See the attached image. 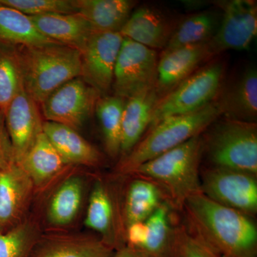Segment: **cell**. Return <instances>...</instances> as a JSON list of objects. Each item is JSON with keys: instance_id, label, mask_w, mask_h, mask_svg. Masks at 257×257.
<instances>
[{"instance_id": "5bb4252c", "label": "cell", "mask_w": 257, "mask_h": 257, "mask_svg": "<svg viewBox=\"0 0 257 257\" xmlns=\"http://www.w3.org/2000/svg\"><path fill=\"white\" fill-rule=\"evenodd\" d=\"M31 179L18 164L0 170V232H6L26 219L35 192Z\"/></svg>"}, {"instance_id": "d6a6232c", "label": "cell", "mask_w": 257, "mask_h": 257, "mask_svg": "<svg viewBox=\"0 0 257 257\" xmlns=\"http://www.w3.org/2000/svg\"><path fill=\"white\" fill-rule=\"evenodd\" d=\"M176 257H219L188 226L179 225Z\"/></svg>"}, {"instance_id": "2e32d148", "label": "cell", "mask_w": 257, "mask_h": 257, "mask_svg": "<svg viewBox=\"0 0 257 257\" xmlns=\"http://www.w3.org/2000/svg\"><path fill=\"white\" fill-rule=\"evenodd\" d=\"M114 249L98 235L42 233L28 257H111Z\"/></svg>"}, {"instance_id": "8fae6325", "label": "cell", "mask_w": 257, "mask_h": 257, "mask_svg": "<svg viewBox=\"0 0 257 257\" xmlns=\"http://www.w3.org/2000/svg\"><path fill=\"white\" fill-rule=\"evenodd\" d=\"M220 5V24L209 41L211 52L216 56L227 50L247 49L257 34L256 2L231 0Z\"/></svg>"}, {"instance_id": "d590c367", "label": "cell", "mask_w": 257, "mask_h": 257, "mask_svg": "<svg viewBox=\"0 0 257 257\" xmlns=\"http://www.w3.org/2000/svg\"><path fill=\"white\" fill-rule=\"evenodd\" d=\"M219 257H226V256H219Z\"/></svg>"}, {"instance_id": "d6986e66", "label": "cell", "mask_w": 257, "mask_h": 257, "mask_svg": "<svg viewBox=\"0 0 257 257\" xmlns=\"http://www.w3.org/2000/svg\"><path fill=\"white\" fill-rule=\"evenodd\" d=\"M133 177L121 199V213L125 229L134 223L145 221L168 199L162 190L152 181L138 177ZM170 203V202H169Z\"/></svg>"}, {"instance_id": "3957f363", "label": "cell", "mask_w": 257, "mask_h": 257, "mask_svg": "<svg viewBox=\"0 0 257 257\" xmlns=\"http://www.w3.org/2000/svg\"><path fill=\"white\" fill-rule=\"evenodd\" d=\"M24 90L39 105L64 83L81 76L79 51L59 43L13 45Z\"/></svg>"}, {"instance_id": "9c48e42d", "label": "cell", "mask_w": 257, "mask_h": 257, "mask_svg": "<svg viewBox=\"0 0 257 257\" xmlns=\"http://www.w3.org/2000/svg\"><path fill=\"white\" fill-rule=\"evenodd\" d=\"M100 96L82 77H76L56 89L42 101V115L46 121L79 132L92 116Z\"/></svg>"}, {"instance_id": "8992f818", "label": "cell", "mask_w": 257, "mask_h": 257, "mask_svg": "<svg viewBox=\"0 0 257 257\" xmlns=\"http://www.w3.org/2000/svg\"><path fill=\"white\" fill-rule=\"evenodd\" d=\"M225 65L214 60L204 64L157 101L150 128L170 116L190 114L215 101L224 85Z\"/></svg>"}, {"instance_id": "1f68e13d", "label": "cell", "mask_w": 257, "mask_h": 257, "mask_svg": "<svg viewBox=\"0 0 257 257\" xmlns=\"http://www.w3.org/2000/svg\"><path fill=\"white\" fill-rule=\"evenodd\" d=\"M28 17L77 13L74 0H0Z\"/></svg>"}, {"instance_id": "9a60e30c", "label": "cell", "mask_w": 257, "mask_h": 257, "mask_svg": "<svg viewBox=\"0 0 257 257\" xmlns=\"http://www.w3.org/2000/svg\"><path fill=\"white\" fill-rule=\"evenodd\" d=\"M214 57L209 42L161 54L156 84L159 97L170 92Z\"/></svg>"}, {"instance_id": "d4e9b609", "label": "cell", "mask_w": 257, "mask_h": 257, "mask_svg": "<svg viewBox=\"0 0 257 257\" xmlns=\"http://www.w3.org/2000/svg\"><path fill=\"white\" fill-rule=\"evenodd\" d=\"M93 32H119L136 5L130 0H74Z\"/></svg>"}, {"instance_id": "277c9868", "label": "cell", "mask_w": 257, "mask_h": 257, "mask_svg": "<svg viewBox=\"0 0 257 257\" xmlns=\"http://www.w3.org/2000/svg\"><path fill=\"white\" fill-rule=\"evenodd\" d=\"M222 116L217 99L190 114L170 116L147 130L127 155L119 159L116 175L126 177L139 166L202 135Z\"/></svg>"}, {"instance_id": "f546056e", "label": "cell", "mask_w": 257, "mask_h": 257, "mask_svg": "<svg viewBox=\"0 0 257 257\" xmlns=\"http://www.w3.org/2000/svg\"><path fill=\"white\" fill-rule=\"evenodd\" d=\"M41 234L37 221L27 217L13 229L0 232V257H28Z\"/></svg>"}, {"instance_id": "30bf717a", "label": "cell", "mask_w": 257, "mask_h": 257, "mask_svg": "<svg viewBox=\"0 0 257 257\" xmlns=\"http://www.w3.org/2000/svg\"><path fill=\"white\" fill-rule=\"evenodd\" d=\"M124 37L119 32H93L80 52L81 76L101 96L109 95Z\"/></svg>"}, {"instance_id": "e575fe53", "label": "cell", "mask_w": 257, "mask_h": 257, "mask_svg": "<svg viewBox=\"0 0 257 257\" xmlns=\"http://www.w3.org/2000/svg\"><path fill=\"white\" fill-rule=\"evenodd\" d=\"M111 257H151L142 250L125 246L114 251Z\"/></svg>"}, {"instance_id": "52a82bcc", "label": "cell", "mask_w": 257, "mask_h": 257, "mask_svg": "<svg viewBox=\"0 0 257 257\" xmlns=\"http://www.w3.org/2000/svg\"><path fill=\"white\" fill-rule=\"evenodd\" d=\"M159 59L156 50L124 38L115 64L113 95L128 99L156 89Z\"/></svg>"}, {"instance_id": "ba28073f", "label": "cell", "mask_w": 257, "mask_h": 257, "mask_svg": "<svg viewBox=\"0 0 257 257\" xmlns=\"http://www.w3.org/2000/svg\"><path fill=\"white\" fill-rule=\"evenodd\" d=\"M201 189L204 195L218 204L250 217L256 214V176L211 166L201 172Z\"/></svg>"}, {"instance_id": "ffe728a7", "label": "cell", "mask_w": 257, "mask_h": 257, "mask_svg": "<svg viewBox=\"0 0 257 257\" xmlns=\"http://www.w3.org/2000/svg\"><path fill=\"white\" fill-rule=\"evenodd\" d=\"M43 133L69 166L99 167L104 157L78 132L52 121L43 122Z\"/></svg>"}, {"instance_id": "4dcf8cb0", "label": "cell", "mask_w": 257, "mask_h": 257, "mask_svg": "<svg viewBox=\"0 0 257 257\" xmlns=\"http://www.w3.org/2000/svg\"><path fill=\"white\" fill-rule=\"evenodd\" d=\"M22 89L23 81L13 45L0 42V111L5 113Z\"/></svg>"}, {"instance_id": "836d02e7", "label": "cell", "mask_w": 257, "mask_h": 257, "mask_svg": "<svg viewBox=\"0 0 257 257\" xmlns=\"http://www.w3.org/2000/svg\"><path fill=\"white\" fill-rule=\"evenodd\" d=\"M15 163L13 146L6 126L5 113L0 111V170Z\"/></svg>"}, {"instance_id": "83f0119b", "label": "cell", "mask_w": 257, "mask_h": 257, "mask_svg": "<svg viewBox=\"0 0 257 257\" xmlns=\"http://www.w3.org/2000/svg\"><path fill=\"white\" fill-rule=\"evenodd\" d=\"M0 42L11 45L57 43L37 30L30 17L0 3Z\"/></svg>"}, {"instance_id": "cb8c5ba5", "label": "cell", "mask_w": 257, "mask_h": 257, "mask_svg": "<svg viewBox=\"0 0 257 257\" xmlns=\"http://www.w3.org/2000/svg\"><path fill=\"white\" fill-rule=\"evenodd\" d=\"M175 209L169 202L162 204L145 221L147 234L142 251L151 257H176L177 230Z\"/></svg>"}, {"instance_id": "4316f807", "label": "cell", "mask_w": 257, "mask_h": 257, "mask_svg": "<svg viewBox=\"0 0 257 257\" xmlns=\"http://www.w3.org/2000/svg\"><path fill=\"white\" fill-rule=\"evenodd\" d=\"M221 14L204 11L186 17L177 23L167 46L162 53H167L181 47L206 43L217 32Z\"/></svg>"}, {"instance_id": "7402d4cb", "label": "cell", "mask_w": 257, "mask_h": 257, "mask_svg": "<svg viewBox=\"0 0 257 257\" xmlns=\"http://www.w3.org/2000/svg\"><path fill=\"white\" fill-rule=\"evenodd\" d=\"M159 99L155 88L126 99L121 121L120 158L127 155L147 133Z\"/></svg>"}, {"instance_id": "7c38bea8", "label": "cell", "mask_w": 257, "mask_h": 257, "mask_svg": "<svg viewBox=\"0 0 257 257\" xmlns=\"http://www.w3.org/2000/svg\"><path fill=\"white\" fill-rule=\"evenodd\" d=\"M111 186L101 178L94 181L84 225L114 251L125 246L124 229L121 219V200Z\"/></svg>"}, {"instance_id": "ac0fdd59", "label": "cell", "mask_w": 257, "mask_h": 257, "mask_svg": "<svg viewBox=\"0 0 257 257\" xmlns=\"http://www.w3.org/2000/svg\"><path fill=\"white\" fill-rule=\"evenodd\" d=\"M176 24L161 12L142 7L130 15L119 33L152 50H163L167 46Z\"/></svg>"}, {"instance_id": "44dd1931", "label": "cell", "mask_w": 257, "mask_h": 257, "mask_svg": "<svg viewBox=\"0 0 257 257\" xmlns=\"http://www.w3.org/2000/svg\"><path fill=\"white\" fill-rule=\"evenodd\" d=\"M44 36L61 45L82 50L93 33L90 25L82 15L50 14L30 17Z\"/></svg>"}, {"instance_id": "5b68a950", "label": "cell", "mask_w": 257, "mask_h": 257, "mask_svg": "<svg viewBox=\"0 0 257 257\" xmlns=\"http://www.w3.org/2000/svg\"><path fill=\"white\" fill-rule=\"evenodd\" d=\"M202 134L204 154L212 167L257 177V124L223 118Z\"/></svg>"}, {"instance_id": "f1b7e54d", "label": "cell", "mask_w": 257, "mask_h": 257, "mask_svg": "<svg viewBox=\"0 0 257 257\" xmlns=\"http://www.w3.org/2000/svg\"><path fill=\"white\" fill-rule=\"evenodd\" d=\"M126 99L115 95L101 96L96 103L94 112L98 121L106 153L111 158L120 156L121 121Z\"/></svg>"}, {"instance_id": "484cf974", "label": "cell", "mask_w": 257, "mask_h": 257, "mask_svg": "<svg viewBox=\"0 0 257 257\" xmlns=\"http://www.w3.org/2000/svg\"><path fill=\"white\" fill-rule=\"evenodd\" d=\"M85 192L84 180L71 176L56 189L47 209V221L55 227H64L74 222L79 215Z\"/></svg>"}, {"instance_id": "6da1fadb", "label": "cell", "mask_w": 257, "mask_h": 257, "mask_svg": "<svg viewBox=\"0 0 257 257\" xmlns=\"http://www.w3.org/2000/svg\"><path fill=\"white\" fill-rule=\"evenodd\" d=\"M182 211L189 229L219 256L256 257L257 228L252 217L202 192L189 197Z\"/></svg>"}, {"instance_id": "603a6c76", "label": "cell", "mask_w": 257, "mask_h": 257, "mask_svg": "<svg viewBox=\"0 0 257 257\" xmlns=\"http://www.w3.org/2000/svg\"><path fill=\"white\" fill-rule=\"evenodd\" d=\"M18 165L31 179L35 190L45 187L52 179L70 167L44 133L40 134Z\"/></svg>"}, {"instance_id": "e0dca14e", "label": "cell", "mask_w": 257, "mask_h": 257, "mask_svg": "<svg viewBox=\"0 0 257 257\" xmlns=\"http://www.w3.org/2000/svg\"><path fill=\"white\" fill-rule=\"evenodd\" d=\"M216 99L224 117L256 122V67L254 66L246 67L227 87L224 88L223 85Z\"/></svg>"}, {"instance_id": "7a4b0ae2", "label": "cell", "mask_w": 257, "mask_h": 257, "mask_svg": "<svg viewBox=\"0 0 257 257\" xmlns=\"http://www.w3.org/2000/svg\"><path fill=\"white\" fill-rule=\"evenodd\" d=\"M204 155L202 135L147 161L130 175L157 184L176 211H182L187 199L201 189L200 165Z\"/></svg>"}, {"instance_id": "4fadbf2b", "label": "cell", "mask_w": 257, "mask_h": 257, "mask_svg": "<svg viewBox=\"0 0 257 257\" xmlns=\"http://www.w3.org/2000/svg\"><path fill=\"white\" fill-rule=\"evenodd\" d=\"M5 121L18 164L43 133L39 104L22 89L5 110Z\"/></svg>"}]
</instances>
